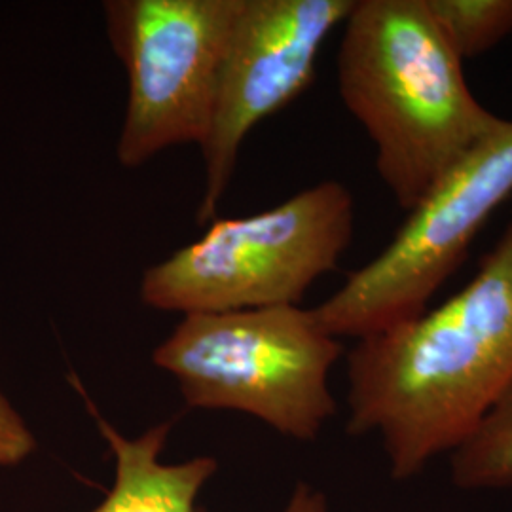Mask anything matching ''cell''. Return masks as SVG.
Here are the masks:
<instances>
[{
	"label": "cell",
	"mask_w": 512,
	"mask_h": 512,
	"mask_svg": "<svg viewBox=\"0 0 512 512\" xmlns=\"http://www.w3.org/2000/svg\"><path fill=\"white\" fill-rule=\"evenodd\" d=\"M114 458V484L92 512H194L203 484L215 475L217 461L196 458L164 463L162 452L171 421L154 425L137 439H126L86 399ZM283 512H329L327 497L310 486L296 488Z\"/></svg>",
	"instance_id": "cell-8"
},
{
	"label": "cell",
	"mask_w": 512,
	"mask_h": 512,
	"mask_svg": "<svg viewBox=\"0 0 512 512\" xmlns=\"http://www.w3.org/2000/svg\"><path fill=\"white\" fill-rule=\"evenodd\" d=\"M355 0H243L220 71L202 147L203 196L196 220L217 219L249 133L306 92L323 44Z\"/></svg>",
	"instance_id": "cell-7"
},
{
	"label": "cell",
	"mask_w": 512,
	"mask_h": 512,
	"mask_svg": "<svg viewBox=\"0 0 512 512\" xmlns=\"http://www.w3.org/2000/svg\"><path fill=\"white\" fill-rule=\"evenodd\" d=\"M348 378V431L380 435L395 480L456 450L512 384V220L459 293L357 340Z\"/></svg>",
	"instance_id": "cell-1"
},
{
	"label": "cell",
	"mask_w": 512,
	"mask_h": 512,
	"mask_svg": "<svg viewBox=\"0 0 512 512\" xmlns=\"http://www.w3.org/2000/svg\"><path fill=\"white\" fill-rule=\"evenodd\" d=\"M512 196V122L459 160L389 245L313 308L334 338L363 340L412 321L458 270L476 234Z\"/></svg>",
	"instance_id": "cell-5"
},
{
	"label": "cell",
	"mask_w": 512,
	"mask_h": 512,
	"mask_svg": "<svg viewBox=\"0 0 512 512\" xmlns=\"http://www.w3.org/2000/svg\"><path fill=\"white\" fill-rule=\"evenodd\" d=\"M433 19L465 63L512 35V0H425Z\"/></svg>",
	"instance_id": "cell-10"
},
{
	"label": "cell",
	"mask_w": 512,
	"mask_h": 512,
	"mask_svg": "<svg viewBox=\"0 0 512 512\" xmlns=\"http://www.w3.org/2000/svg\"><path fill=\"white\" fill-rule=\"evenodd\" d=\"M450 478L471 492L512 488V384L450 452Z\"/></svg>",
	"instance_id": "cell-9"
},
{
	"label": "cell",
	"mask_w": 512,
	"mask_h": 512,
	"mask_svg": "<svg viewBox=\"0 0 512 512\" xmlns=\"http://www.w3.org/2000/svg\"><path fill=\"white\" fill-rule=\"evenodd\" d=\"M338 92L406 213L507 122L471 92L425 0H355L338 50Z\"/></svg>",
	"instance_id": "cell-2"
},
{
	"label": "cell",
	"mask_w": 512,
	"mask_h": 512,
	"mask_svg": "<svg viewBox=\"0 0 512 512\" xmlns=\"http://www.w3.org/2000/svg\"><path fill=\"white\" fill-rule=\"evenodd\" d=\"M35 437L16 408L0 393V467L18 465L35 452Z\"/></svg>",
	"instance_id": "cell-11"
},
{
	"label": "cell",
	"mask_w": 512,
	"mask_h": 512,
	"mask_svg": "<svg viewBox=\"0 0 512 512\" xmlns=\"http://www.w3.org/2000/svg\"><path fill=\"white\" fill-rule=\"evenodd\" d=\"M243 0H107L110 46L128 74L118 162L133 169L209 135Z\"/></svg>",
	"instance_id": "cell-6"
},
{
	"label": "cell",
	"mask_w": 512,
	"mask_h": 512,
	"mask_svg": "<svg viewBox=\"0 0 512 512\" xmlns=\"http://www.w3.org/2000/svg\"><path fill=\"white\" fill-rule=\"evenodd\" d=\"M355 205L338 181L249 217L215 219L202 238L145 270L139 296L165 313L298 306L348 251Z\"/></svg>",
	"instance_id": "cell-4"
},
{
	"label": "cell",
	"mask_w": 512,
	"mask_h": 512,
	"mask_svg": "<svg viewBox=\"0 0 512 512\" xmlns=\"http://www.w3.org/2000/svg\"><path fill=\"white\" fill-rule=\"evenodd\" d=\"M340 355L313 311L274 306L184 315L152 361L177 380L190 408L236 410L313 440L336 414L329 378Z\"/></svg>",
	"instance_id": "cell-3"
}]
</instances>
